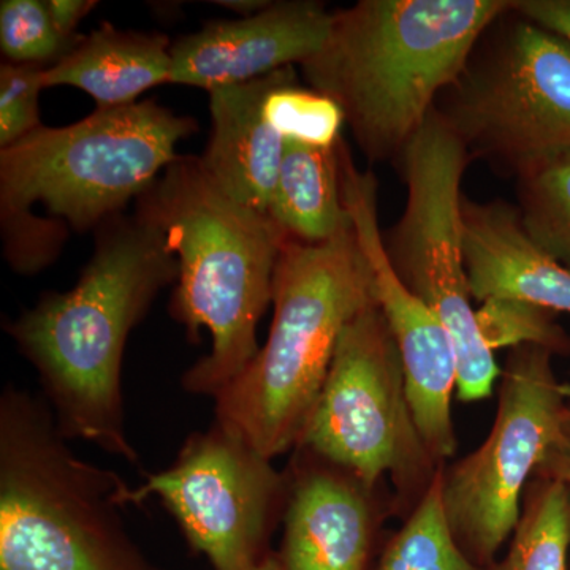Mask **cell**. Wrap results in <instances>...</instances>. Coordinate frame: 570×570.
Listing matches in <instances>:
<instances>
[{
	"label": "cell",
	"mask_w": 570,
	"mask_h": 570,
	"mask_svg": "<svg viewBox=\"0 0 570 570\" xmlns=\"http://www.w3.org/2000/svg\"><path fill=\"white\" fill-rule=\"evenodd\" d=\"M179 262L163 234L137 214L96 230V249L78 283L47 292L31 309L3 322L18 352L39 374L59 433L140 466L126 431L122 360L135 326L176 284Z\"/></svg>",
	"instance_id": "cell-1"
},
{
	"label": "cell",
	"mask_w": 570,
	"mask_h": 570,
	"mask_svg": "<svg viewBox=\"0 0 570 570\" xmlns=\"http://www.w3.org/2000/svg\"><path fill=\"white\" fill-rule=\"evenodd\" d=\"M198 130L156 100L96 110L66 127L41 126L0 149V235L17 275L55 264L70 235L124 213L178 159Z\"/></svg>",
	"instance_id": "cell-2"
},
{
	"label": "cell",
	"mask_w": 570,
	"mask_h": 570,
	"mask_svg": "<svg viewBox=\"0 0 570 570\" xmlns=\"http://www.w3.org/2000/svg\"><path fill=\"white\" fill-rule=\"evenodd\" d=\"M179 262L168 313L190 343L212 351L183 374L194 395L216 396L257 356V325L273 302V277L288 236L268 213L225 193L200 157L179 156L135 200Z\"/></svg>",
	"instance_id": "cell-3"
},
{
	"label": "cell",
	"mask_w": 570,
	"mask_h": 570,
	"mask_svg": "<svg viewBox=\"0 0 570 570\" xmlns=\"http://www.w3.org/2000/svg\"><path fill=\"white\" fill-rule=\"evenodd\" d=\"M513 0H360L333 11L324 47L303 62L373 163L397 160Z\"/></svg>",
	"instance_id": "cell-4"
},
{
	"label": "cell",
	"mask_w": 570,
	"mask_h": 570,
	"mask_svg": "<svg viewBox=\"0 0 570 570\" xmlns=\"http://www.w3.org/2000/svg\"><path fill=\"white\" fill-rule=\"evenodd\" d=\"M266 343L216 401V422L268 460L294 452L346 326L376 305L374 273L351 217L328 242L287 238L275 277Z\"/></svg>",
	"instance_id": "cell-5"
},
{
	"label": "cell",
	"mask_w": 570,
	"mask_h": 570,
	"mask_svg": "<svg viewBox=\"0 0 570 570\" xmlns=\"http://www.w3.org/2000/svg\"><path fill=\"white\" fill-rule=\"evenodd\" d=\"M130 487L80 459L43 396H0V570H165L130 538Z\"/></svg>",
	"instance_id": "cell-6"
},
{
	"label": "cell",
	"mask_w": 570,
	"mask_h": 570,
	"mask_svg": "<svg viewBox=\"0 0 570 570\" xmlns=\"http://www.w3.org/2000/svg\"><path fill=\"white\" fill-rule=\"evenodd\" d=\"M436 110L471 160L530 175L570 154V45L512 6L480 37Z\"/></svg>",
	"instance_id": "cell-7"
},
{
	"label": "cell",
	"mask_w": 570,
	"mask_h": 570,
	"mask_svg": "<svg viewBox=\"0 0 570 570\" xmlns=\"http://www.w3.org/2000/svg\"><path fill=\"white\" fill-rule=\"evenodd\" d=\"M296 448L348 469L370 485L390 482L396 517L403 521L444 466L433 460L420 434L400 351L377 303L341 335Z\"/></svg>",
	"instance_id": "cell-8"
},
{
	"label": "cell",
	"mask_w": 570,
	"mask_h": 570,
	"mask_svg": "<svg viewBox=\"0 0 570 570\" xmlns=\"http://www.w3.org/2000/svg\"><path fill=\"white\" fill-rule=\"evenodd\" d=\"M407 200L384 235L390 264L448 330L459 362L456 395L478 403L493 395L501 367L480 336L463 254L461 181L471 156L436 108L397 157Z\"/></svg>",
	"instance_id": "cell-9"
},
{
	"label": "cell",
	"mask_w": 570,
	"mask_h": 570,
	"mask_svg": "<svg viewBox=\"0 0 570 570\" xmlns=\"http://www.w3.org/2000/svg\"><path fill=\"white\" fill-rule=\"evenodd\" d=\"M547 348H510L497 417L474 452L442 466V504L453 539L479 569L498 560L515 530L524 490L560 430L570 384Z\"/></svg>",
	"instance_id": "cell-10"
},
{
	"label": "cell",
	"mask_w": 570,
	"mask_h": 570,
	"mask_svg": "<svg viewBox=\"0 0 570 570\" xmlns=\"http://www.w3.org/2000/svg\"><path fill=\"white\" fill-rule=\"evenodd\" d=\"M149 498H159L190 551L205 554L214 570H255L273 553L288 475L214 420L184 441L170 468L127 491L129 505Z\"/></svg>",
	"instance_id": "cell-11"
},
{
	"label": "cell",
	"mask_w": 570,
	"mask_h": 570,
	"mask_svg": "<svg viewBox=\"0 0 570 570\" xmlns=\"http://www.w3.org/2000/svg\"><path fill=\"white\" fill-rule=\"evenodd\" d=\"M340 160L344 204L373 268L377 305L400 351L415 423L433 460L448 464L459 449L452 409L453 393L459 389V362L452 337L390 264L379 225L376 176L355 167L343 141Z\"/></svg>",
	"instance_id": "cell-12"
},
{
	"label": "cell",
	"mask_w": 570,
	"mask_h": 570,
	"mask_svg": "<svg viewBox=\"0 0 570 570\" xmlns=\"http://www.w3.org/2000/svg\"><path fill=\"white\" fill-rule=\"evenodd\" d=\"M288 498L281 570H371L382 528L395 515L387 483L373 487L348 469L296 448L285 469Z\"/></svg>",
	"instance_id": "cell-13"
},
{
	"label": "cell",
	"mask_w": 570,
	"mask_h": 570,
	"mask_svg": "<svg viewBox=\"0 0 570 570\" xmlns=\"http://www.w3.org/2000/svg\"><path fill=\"white\" fill-rule=\"evenodd\" d=\"M332 21L324 3L283 0L253 17L206 22L171 45L170 85L212 92L302 66L324 47Z\"/></svg>",
	"instance_id": "cell-14"
},
{
	"label": "cell",
	"mask_w": 570,
	"mask_h": 570,
	"mask_svg": "<svg viewBox=\"0 0 570 570\" xmlns=\"http://www.w3.org/2000/svg\"><path fill=\"white\" fill-rule=\"evenodd\" d=\"M461 230L472 299H523L554 314H570V269L531 242L519 208L463 198Z\"/></svg>",
	"instance_id": "cell-15"
},
{
	"label": "cell",
	"mask_w": 570,
	"mask_h": 570,
	"mask_svg": "<svg viewBox=\"0 0 570 570\" xmlns=\"http://www.w3.org/2000/svg\"><path fill=\"white\" fill-rule=\"evenodd\" d=\"M285 69L209 92L212 134L202 163L225 193L261 213L269 214L285 148L265 118V100Z\"/></svg>",
	"instance_id": "cell-16"
},
{
	"label": "cell",
	"mask_w": 570,
	"mask_h": 570,
	"mask_svg": "<svg viewBox=\"0 0 570 570\" xmlns=\"http://www.w3.org/2000/svg\"><path fill=\"white\" fill-rule=\"evenodd\" d=\"M171 45L164 33L121 31L104 22L45 70V88L80 89L92 97L96 110L137 104L141 94L170 82Z\"/></svg>",
	"instance_id": "cell-17"
},
{
	"label": "cell",
	"mask_w": 570,
	"mask_h": 570,
	"mask_svg": "<svg viewBox=\"0 0 570 570\" xmlns=\"http://www.w3.org/2000/svg\"><path fill=\"white\" fill-rule=\"evenodd\" d=\"M340 142L321 148L285 140L269 216L295 242H328L348 224Z\"/></svg>",
	"instance_id": "cell-18"
},
{
	"label": "cell",
	"mask_w": 570,
	"mask_h": 570,
	"mask_svg": "<svg viewBox=\"0 0 570 570\" xmlns=\"http://www.w3.org/2000/svg\"><path fill=\"white\" fill-rule=\"evenodd\" d=\"M570 489L534 474L504 557L483 570H569Z\"/></svg>",
	"instance_id": "cell-19"
},
{
	"label": "cell",
	"mask_w": 570,
	"mask_h": 570,
	"mask_svg": "<svg viewBox=\"0 0 570 570\" xmlns=\"http://www.w3.org/2000/svg\"><path fill=\"white\" fill-rule=\"evenodd\" d=\"M376 570H482L453 539L442 504V466L417 509L382 547Z\"/></svg>",
	"instance_id": "cell-20"
},
{
	"label": "cell",
	"mask_w": 570,
	"mask_h": 570,
	"mask_svg": "<svg viewBox=\"0 0 570 570\" xmlns=\"http://www.w3.org/2000/svg\"><path fill=\"white\" fill-rule=\"evenodd\" d=\"M524 232L543 253L570 269V154L519 178Z\"/></svg>",
	"instance_id": "cell-21"
},
{
	"label": "cell",
	"mask_w": 570,
	"mask_h": 570,
	"mask_svg": "<svg viewBox=\"0 0 570 570\" xmlns=\"http://www.w3.org/2000/svg\"><path fill=\"white\" fill-rule=\"evenodd\" d=\"M264 112L284 140L321 148H333L341 141L343 111L324 94L299 86L295 67H287L269 91Z\"/></svg>",
	"instance_id": "cell-22"
},
{
	"label": "cell",
	"mask_w": 570,
	"mask_h": 570,
	"mask_svg": "<svg viewBox=\"0 0 570 570\" xmlns=\"http://www.w3.org/2000/svg\"><path fill=\"white\" fill-rule=\"evenodd\" d=\"M558 314L515 298H489L475 309L480 336L491 352L535 346L554 356H570V335Z\"/></svg>",
	"instance_id": "cell-23"
},
{
	"label": "cell",
	"mask_w": 570,
	"mask_h": 570,
	"mask_svg": "<svg viewBox=\"0 0 570 570\" xmlns=\"http://www.w3.org/2000/svg\"><path fill=\"white\" fill-rule=\"evenodd\" d=\"M81 40L66 39L58 32L45 0H2L0 3V50L6 62L51 69Z\"/></svg>",
	"instance_id": "cell-24"
},
{
	"label": "cell",
	"mask_w": 570,
	"mask_h": 570,
	"mask_svg": "<svg viewBox=\"0 0 570 570\" xmlns=\"http://www.w3.org/2000/svg\"><path fill=\"white\" fill-rule=\"evenodd\" d=\"M45 70L6 61L0 66V149L10 148L43 126L39 97L45 89Z\"/></svg>",
	"instance_id": "cell-25"
},
{
	"label": "cell",
	"mask_w": 570,
	"mask_h": 570,
	"mask_svg": "<svg viewBox=\"0 0 570 570\" xmlns=\"http://www.w3.org/2000/svg\"><path fill=\"white\" fill-rule=\"evenodd\" d=\"M513 7L528 20L558 33L570 45V0H515Z\"/></svg>",
	"instance_id": "cell-26"
},
{
	"label": "cell",
	"mask_w": 570,
	"mask_h": 570,
	"mask_svg": "<svg viewBox=\"0 0 570 570\" xmlns=\"http://www.w3.org/2000/svg\"><path fill=\"white\" fill-rule=\"evenodd\" d=\"M570 384V374H569ZM534 474L564 483L570 489V396L566 403L557 438L547 450Z\"/></svg>",
	"instance_id": "cell-27"
},
{
	"label": "cell",
	"mask_w": 570,
	"mask_h": 570,
	"mask_svg": "<svg viewBox=\"0 0 570 570\" xmlns=\"http://www.w3.org/2000/svg\"><path fill=\"white\" fill-rule=\"evenodd\" d=\"M52 24L62 37L69 40H81L78 26L97 7L94 0H45Z\"/></svg>",
	"instance_id": "cell-28"
},
{
	"label": "cell",
	"mask_w": 570,
	"mask_h": 570,
	"mask_svg": "<svg viewBox=\"0 0 570 570\" xmlns=\"http://www.w3.org/2000/svg\"><path fill=\"white\" fill-rule=\"evenodd\" d=\"M214 6L235 11L242 18L253 17L269 6V0H214Z\"/></svg>",
	"instance_id": "cell-29"
},
{
	"label": "cell",
	"mask_w": 570,
	"mask_h": 570,
	"mask_svg": "<svg viewBox=\"0 0 570 570\" xmlns=\"http://www.w3.org/2000/svg\"><path fill=\"white\" fill-rule=\"evenodd\" d=\"M255 570H281L279 562H277L276 553L273 551L268 558Z\"/></svg>",
	"instance_id": "cell-30"
}]
</instances>
